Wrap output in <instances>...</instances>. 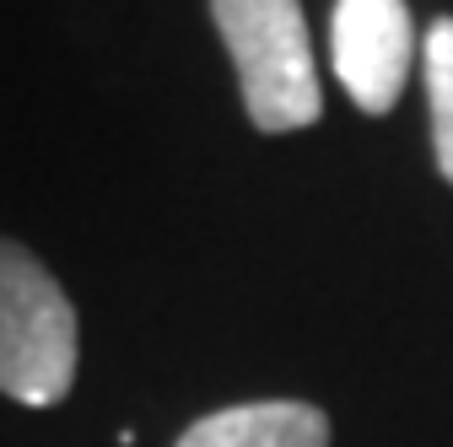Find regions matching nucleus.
I'll list each match as a JSON object with an SVG mask.
<instances>
[{
  "label": "nucleus",
  "mask_w": 453,
  "mask_h": 447,
  "mask_svg": "<svg viewBox=\"0 0 453 447\" xmlns=\"http://www.w3.org/2000/svg\"><path fill=\"white\" fill-rule=\"evenodd\" d=\"M221 43L238 65L243 108L265 135L308 130L324 108L308 22L297 0H211Z\"/></svg>",
  "instance_id": "f257e3e1"
},
{
  "label": "nucleus",
  "mask_w": 453,
  "mask_h": 447,
  "mask_svg": "<svg viewBox=\"0 0 453 447\" xmlns=\"http://www.w3.org/2000/svg\"><path fill=\"white\" fill-rule=\"evenodd\" d=\"M76 307L38 254L0 238V394L49 410L76 383Z\"/></svg>",
  "instance_id": "f03ea898"
},
{
  "label": "nucleus",
  "mask_w": 453,
  "mask_h": 447,
  "mask_svg": "<svg viewBox=\"0 0 453 447\" xmlns=\"http://www.w3.org/2000/svg\"><path fill=\"white\" fill-rule=\"evenodd\" d=\"M329 54L340 87L351 92L362 114H388L416 60V27L405 0H334Z\"/></svg>",
  "instance_id": "7ed1b4c3"
},
{
  "label": "nucleus",
  "mask_w": 453,
  "mask_h": 447,
  "mask_svg": "<svg viewBox=\"0 0 453 447\" xmlns=\"http://www.w3.org/2000/svg\"><path fill=\"white\" fill-rule=\"evenodd\" d=\"M179 447H329V420L297 399H259L195 420Z\"/></svg>",
  "instance_id": "20e7f679"
},
{
  "label": "nucleus",
  "mask_w": 453,
  "mask_h": 447,
  "mask_svg": "<svg viewBox=\"0 0 453 447\" xmlns=\"http://www.w3.org/2000/svg\"><path fill=\"white\" fill-rule=\"evenodd\" d=\"M426 97H432V146L437 167L453 184V17L432 22L426 33Z\"/></svg>",
  "instance_id": "39448f33"
}]
</instances>
